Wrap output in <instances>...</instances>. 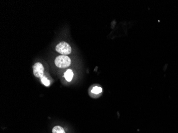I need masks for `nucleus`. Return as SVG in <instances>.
Returning <instances> with one entry per match:
<instances>
[{"label":"nucleus","mask_w":178,"mask_h":133,"mask_svg":"<svg viewBox=\"0 0 178 133\" xmlns=\"http://www.w3.org/2000/svg\"><path fill=\"white\" fill-rule=\"evenodd\" d=\"M55 65L60 68H65L70 66L71 60L68 56L61 55L57 56L55 61Z\"/></svg>","instance_id":"f257e3e1"},{"label":"nucleus","mask_w":178,"mask_h":133,"mask_svg":"<svg viewBox=\"0 0 178 133\" xmlns=\"http://www.w3.org/2000/svg\"><path fill=\"white\" fill-rule=\"evenodd\" d=\"M56 50L57 52L62 55H67L71 52V48L70 45L65 42H61L59 43L56 47Z\"/></svg>","instance_id":"f03ea898"},{"label":"nucleus","mask_w":178,"mask_h":133,"mask_svg":"<svg viewBox=\"0 0 178 133\" xmlns=\"http://www.w3.org/2000/svg\"><path fill=\"white\" fill-rule=\"evenodd\" d=\"M33 74L36 77L41 78L43 76L44 67L42 63L37 62L33 66Z\"/></svg>","instance_id":"7ed1b4c3"},{"label":"nucleus","mask_w":178,"mask_h":133,"mask_svg":"<svg viewBox=\"0 0 178 133\" xmlns=\"http://www.w3.org/2000/svg\"><path fill=\"white\" fill-rule=\"evenodd\" d=\"M73 72L72 71L71 69H68L64 74L65 78L67 81H71L73 79Z\"/></svg>","instance_id":"20e7f679"},{"label":"nucleus","mask_w":178,"mask_h":133,"mask_svg":"<svg viewBox=\"0 0 178 133\" xmlns=\"http://www.w3.org/2000/svg\"><path fill=\"white\" fill-rule=\"evenodd\" d=\"M52 133H66L64 128L60 126H55L52 129Z\"/></svg>","instance_id":"39448f33"},{"label":"nucleus","mask_w":178,"mask_h":133,"mask_svg":"<svg viewBox=\"0 0 178 133\" xmlns=\"http://www.w3.org/2000/svg\"><path fill=\"white\" fill-rule=\"evenodd\" d=\"M91 92L95 94H98L102 92V89L100 87L95 86L92 89Z\"/></svg>","instance_id":"423d86ee"},{"label":"nucleus","mask_w":178,"mask_h":133,"mask_svg":"<svg viewBox=\"0 0 178 133\" xmlns=\"http://www.w3.org/2000/svg\"><path fill=\"white\" fill-rule=\"evenodd\" d=\"M41 78L42 83H43L45 86H49L50 85V81L48 80L46 77H44V76H43Z\"/></svg>","instance_id":"0eeeda50"}]
</instances>
